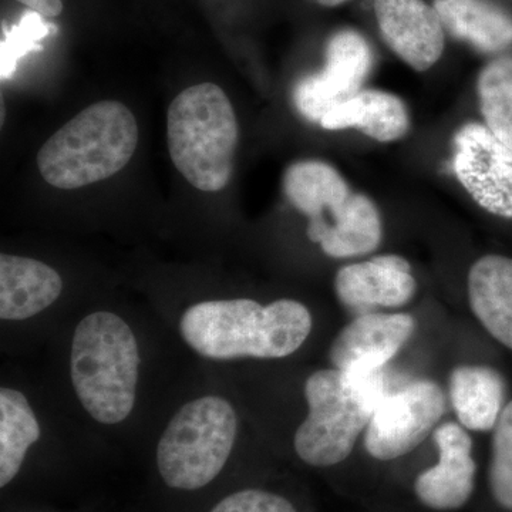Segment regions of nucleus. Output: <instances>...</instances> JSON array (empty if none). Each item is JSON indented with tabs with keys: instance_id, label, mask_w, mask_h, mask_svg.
Listing matches in <instances>:
<instances>
[{
	"instance_id": "f257e3e1",
	"label": "nucleus",
	"mask_w": 512,
	"mask_h": 512,
	"mask_svg": "<svg viewBox=\"0 0 512 512\" xmlns=\"http://www.w3.org/2000/svg\"><path fill=\"white\" fill-rule=\"evenodd\" d=\"M313 328L312 313L295 299L262 305L248 298L210 299L188 306L178 320L185 345L204 359H284Z\"/></svg>"
},
{
	"instance_id": "f03ea898",
	"label": "nucleus",
	"mask_w": 512,
	"mask_h": 512,
	"mask_svg": "<svg viewBox=\"0 0 512 512\" xmlns=\"http://www.w3.org/2000/svg\"><path fill=\"white\" fill-rule=\"evenodd\" d=\"M140 340L123 316L94 311L73 330L69 372L77 402L101 426L124 423L136 409L140 389Z\"/></svg>"
},
{
	"instance_id": "7ed1b4c3",
	"label": "nucleus",
	"mask_w": 512,
	"mask_h": 512,
	"mask_svg": "<svg viewBox=\"0 0 512 512\" xmlns=\"http://www.w3.org/2000/svg\"><path fill=\"white\" fill-rule=\"evenodd\" d=\"M284 191L308 218V237L330 258H355L382 244L383 221L372 198L353 191L332 165L298 161L286 170Z\"/></svg>"
},
{
	"instance_id": "20e7f679",
	"label": "nucleus",
	"mask_w": 512,
	"mask_h": 512,
	"mask_svg": "<svg viewBox=\"0 0 512 512\" xmlns=\"http://www.w3.org/2000/svg\"><path fill=\"white\" fill-rule=\"evenodd\" d=\"M138 144L136 117L120 101L94 103L40 148L37 167L59 190H77L119 173Z\"/></svg>"
},
{
	"instance_id": "39448f33",
	"label": "nucleus",
	"mask_w": 512,
	"mask_h": 512,
	"mask_svg": "<svg viewBox=\"0 0 512 512\" xmlns=\"http://www.w3.org/2000/svg\"><path fill=\"white\" fill-rule=\"evenodd\" d=\"M308 414L293 437L303 463L332 467L352 454L377 404L389 393L382 373L369 375L323 369L306 379Z\"/></svg>"
},
{
	"instance_id": "423d86ee",
	"label": "nucleus",
	"mask_w": 512,
	"mask_h": 512,
	"mask_svg": "<svg viewBox=\"0 0 512 512\" xmlns=\"http://www.w3.org/2000/svg\"><path fill=\"white\" fill-rule=\"evenodd\" d=\"M167 143L175 168L192 187L224 190L238 144L237 116L224 90L202 83L178 94L168 109Z\"/></svg>"
},
{
	"instance_id": "0eeeda50",
	"label": "nucleus",
	"mask_w": 512,
	"mask_h": 512,
	"mask_svg": "<svg viewBox=\"0 0 512 512\" xmlns=\"http://www.w3.org/2000/svg\"><path fill=\"white\" fill-rule=\"evenodd\" d=\"M238 434V412L227 397L208 393L188 400L157 441L158 476L170 490H204L227 467Z\"/></svg>"
},
{
	"instance_id": "6e6552de",
	"label": "nucleus",
	"mask_w": 512,
	"mask_h": 512,
	"mask_svg": "<svg viewBox=\"0 0 512 512\" xmlns=\"http://www.w3.org/2000/svg\"><path fill=\"white\" fill-rule=\"evenodd\" d=\"M446 404L443 390L431 380H417L387 393L367 424V453L380 461L412 453L436 429Z\"/></svg>"
},
{
	"instance_id": "1a4fd4ad",
	"label": "nucleus",
	"mask_w": 512,
	"mask_h": 512,
	"mask_svg": "<svg viewBox=\"0 0 512 512\" xmlns=\"http://www.w3.org/2000/svg\"><path fill=\"white\" fill-rule=\"evenodd\" d=\"M375 64V53L362 33L343 29L330 36L325 66L296 83L293 104L303 119L320 123L342 101L362 90Z\"/></svg>"
},
{
	"instance_id": "9d476101",
	"label": "nucleus",
	"mask_w": 512,
	"mask_h": 512,
	"mask_svg": "<svg viewBox=\"0 0 512 512\" xmlns=\"http://www.w3.org/2000/svg\"><path fill=\"white\" fill-rule=\"evenodd\" d=\"M453 173L458 183L495 217L512 220V148L484 126L464 124L453 138Z\"/></svg>"
},
{
	"instance_id": "9b49d317",
	"label": "nucleus",
	"mask_w": 512,
	"mask_h": 512,
	"mask_svg": "<svg viewBox=\"0 0 512 512\" xmlns=\"http://www.w3.org/2000/svg\"><path fill=\"white\" fill-rule=\"evenodd\" d=\"M416 320L409 313H366L339 333L329 350L335 369L356 375L380 372L412 338Z\"/></svg>"
},
{
	"instance_id": "f8f14e48",
	"label": "nucleus",
	"mask_w": 512,
	"mask_h": 512,
	"mask_svg": "<svg viewBox=\"0 0 512 512\" xmlns=\"http://www.w3.org/2000/svg\"><path fill=\"white\" fill-rule=\"evenodd\" d=\"M416 289L412 266L399 255H380L345 265L335 278L339 302L356 316L402 308L412 301Z\"/></svg>"
},
{
	"instance_id": "ddd939ff",
	"label": "nucleus",
	"mask_w": 512,
	"mask_h": 512,
	"mask_svg": "<svg viewBox=\"0 0 512 512\" xmlns=\"http://www.w3.org/2000/svg\"><path fill=\"white\" fill-rule=\"evenodd\" d=\"M433 439L439 450V463L416 478L414 493L431 510H458L470 500L476 485L473 440L467 429L454 421L437 427Z\"/></svg>"
},
{
	"instance_id": "4468645a",
	"label": "nucleus",
	"mask_w": 512,
	"mask_h": 512,
	"mask_svg": "<svg viewBox=\"0 0 512 512\" xmlns=\"http://www.w3.org/2000/svg\"><path fill=\"white\" fill-rule=\"evenodd\" d=\"M380 35L393 53L416 72L443 56L446 30L434 6L424 0H375Z\"/></svg>"
},
{
	"instance_id": "2eb2a0df",
	"label": "nucleus",
	"mask_w": 512,
	"mask_h": 512,
	"mask_svg": "<svg viewBox=\"0 0 512 512\" xmlns=\"http://www.w3.org/2000/svg\"><path fill=\"white\" fill-rule=\"evenodd\" d=\"M63 292L56 269L25 256L0 255V319L22 322L55 305Z\"/></svg>"
},
{
	"instance_id": "dca6fc26",
	"label": "nucleus",
	"mask_w": 512,
	"mask_h": 512,
	"mask_svg": "<svg viewBox=\"0 0 512 512\" xmlns=\"http://www.w3.org/2000/svg\"><path fill=\"white\" fill-rule=\"evenodd\" d=\"M319 124L330 131L355 128L379 143H393L409 133L410 114L396 94L362 89L328 111Z\"/></svg>"
},
{
	"instance_id": "f3484780",
	"label": "nucleus",
	"mask_w": 512,
	"mask_h": 512,
	"mask_svg": "<svg viewBox=\"0 0 512 512\" xmlns=\"http://www.w3.org/2000/svg\"><path fill=\"white\" fill-rule=\"evenodd\" d=\"M471 311L485 330L512 349V258L485 255L468 272Z\"/></svg>"
},
{
	"instance_id": "a211bd4d",
	"label": "nucleus",
	"mask_w": 512,
	"mask_h": 512,
	"mask_svg": "<svg viewBox=\"0 0 512 512\" xmlns=\"http://www.w3.org/2000/svg\"><path fill=\"white\" fill-rule=\"evenodd\" d=\"M443 28L485 55L512 47V15L490 0H434Z\"/></svg>"
},
{
	"instance_id": "6ab92c4d",
	"label": "nucleus",
	"mask_w": 512,
	"mask_h": 512,
	"mask_svg": "<svg viewBox=\"0 0 512 512\" xmlns=\"http://www.w3.org/2000/svg\"><path fill=\"white\" fill-rule=\"evenodd\" d=\"M505 392L504 377L493 367L458 366L451 372V406L464 429L494 430L504 410Z\"/></svg>"
},
{
	"instance_id": "aec40b11",
	"label": "nucleus",
	"mask_w": 512,
	"mask_h": 512,
	"mask_svg": "<svg viewBox=\"0 0 512 512\" xmlns=\"http://www.w3.org/2000/svg\"><path fill=\"white\" fill-rule=\"evenodd\" d=\"M42 437L39 417L29 397L16 387H0V488L19 476L30 448Z\"/></svg>"
},
{
	"instance_id": "412c9836",
	"label": "nucleus",
	"mask_w": 512,
	"mask_h": 512,
	"mask_svg": "<svg viewBox=\"0 0 512 512\" xmlns=\"http://www.w3.org/2000/svg\"><path fill=\"white\" fill-rule=\"evenodd\" d=\"M478 106L484 126L512 148V55L495 56L477 79Z\"/></svg>"
},
{
	"instance_id": "4be33fe9",
	"label": "nucleus",
	"mask_w": 512,
	"mask_h": 512,
	"mask_svg": "<svg viewBox=\"0 0 512 512\" xmlns=\"http://www.w3.org/2000/svg\"><path fill=\"white\" fill-rule=\"evenodd\" d=\"M57 30L53 23L47 22L42 15L29 10L19 23L3 32L0 45V77L9 80L16 72L18 63L26 55L42 50V42L50 33Z\"/></svg>"
},
{
	"instance_id": "5701e85b",
	"label": "nucleus",
	"mask_w": 512,
	"mask_h": 512,
	"mask_svg": "<svg viewBox=\"0 0 512 512\" xmlns=\"http://www.w3.org/2000/svg\"><path fill=\"white\" fill-rule=\"evenodd\" d=\"M488 477L495 503L512 511V402L504 407L494 427Z\"/></svg>"
},
{
	"instance_id": "b1692460",
	"label": "nucleus",
	"mask_w": 512,
	"mask_h": 512,
	"mask_svg": "<svg viewBox=\"0 0 512 512\" xmlns=\"http://www.w3.org/2000/svg\"><path fill=\"white\" fill-rule=\"evenodd\" d=\"M208 512H298L288 498L261 490L244 488L225 495Z\"/></svg>"
},
{
	"instance_id": "393cba45",
	"label": "nucleus",
	"mask_w": 512,
	"mask_h": 512,
	"mask_svg": "<svg viewBox=\"0 0 512 512\" xmlns=\"http://www.w3.org/2000/svg\"><path fill=\"white\" fill-rule=\"evenodd\" d=\"M18 2L47 19L57 18L63 10L62 0H18Z\"/></svg>"
},
{
	"instance_id": "a878e982",
	"label": "nucleus",
	"mask_w": 512,
	"mask_h": 512,
	"mask_svg": "<svg viewBox=\"0 0 512 512\" xmlns=\"http://www.w3.org/2000/svg\"><path fill=\"white\" fill-rule=\"evenodd\" d=\"M320 6L325 8H336V6L343 5V3L349 2V0H315Z\"/></svg>"
}]
</instances>
